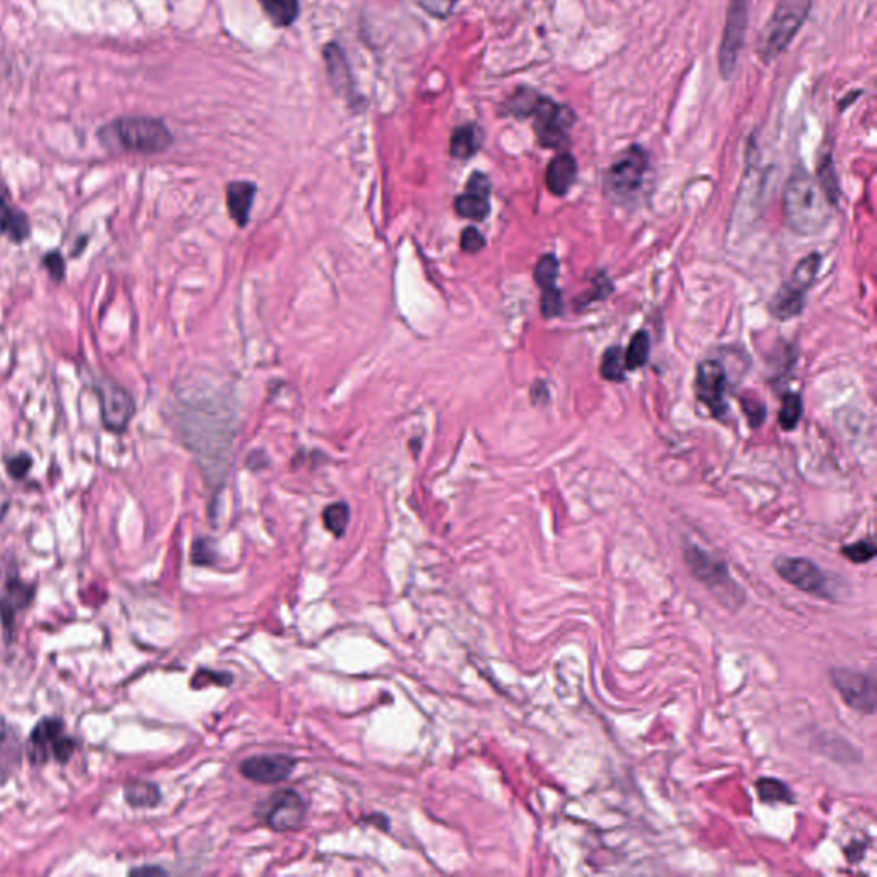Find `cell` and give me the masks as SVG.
<instances>
[{
  "instance_id": "cell-18",
  "label": "cell",
  "mask_w": 877,
  "mask_h": 877,
  "mask_svg": "<svg viewBox=\"0 0 877 877\" xmlns=\"http://www.w3.org/2000/svg\"><path fill=\"white\" fill-rule=\"evenodd\" d=\"M578 165L569 153H561L550 159L545 172V185L554 196H564L576 181Z\"/></svg>"
},
{
  "instance_id": "cell-10",
  "label": "cell",
  "mask_w": 877,
  "mask_h": 877,
  "mask_svg": "<svg viewBox=\"0 0 877 877\" xmlns=\"http://www.w3.org/2000/svg\"><path fill=\"white\" fill-rule=\"evenodd\" d=\"M832 687L847 706L860 715H874L876 711V682L873 675L854 669H832L830 672Z\"/></svg>"
},
{
  "instance_id": "cell-8",
  "label": "cell",
  "mask_w": 877,
  "mask_h": 877,
  "mask_svg": "<svg viewBox=\"0 0 877 877\" xmlns=\"http://www.w3.org/2000/svg\"><path fill=\"white\" fill-rule=\"evenodd\" d=\"M93 391L100 403L103 427L112 434L126 432L137 411L133 394L120 384L107 378H94Z\"/></svg>"
},
{
  "instance_id": "cell-26",
  "label": "cell",
  "mask_w": 877,
  "mask_h": 877,
  "mask_svg": "<svg viewBox=\"0 0 877 877\" xmlns=\"http://www.w3.org/2000/svg\"><path fill=\"white\" fill-rule=\"evenodd\" d=\"M600 374L610 383H622L626 374V361L621 346H610L605 350L600 365Z\"/></svg>"
},
{
  "instance_id": "cell-1",
  "label": "cell",
  "mask_w": 877,
  "mask_h": 877,
  "mask_svg": "<svg viewBox=\"0 0 877 877\" xmlns=\"http://www.w3.org/2000/svg\"><path fill=\"white\" fill-rule=\"evenodd\" d=\"M832 204L819 182L804 170L795 172L784 192V215L799 235H817L832 220Z\"/></svg>"
},
{
  "instance_id": "cell-36",
  "label": "cell",
  "mask_w": 877,
  "mask_h": 877,
  "mask_svg": "<svg viewBox=\"0 0 877 877\" xmlns=\"http://www.w3.org/2000/svg\"><path fill=\"white\" fill-rule=\"evenodd\" d=\"M42 263H44L45 270L50 272V276L55 281L64 280V276H66V261H64L61 250H50V252H46V256L44 257Z\"/></svg>"
},
{
  "instance_id": "cell-32",
  "label": "cell",
  "mask_w": 877,
  "mask_h": 877,
  "mask_svg": "<svg viewBox=\"0 0 877 877\" xmlns=\"http://www.w3.org/2000/svg\"><path fill=\"white\" fill-rule=\"evenodd\" d=\"M191 559L196 565H213L218 559L215 541L211 539H199V540L194 541Z\"/></svg>"
},
{
  "instance_id": "cell-15",
  "label": "cell",
  "mask_w": 877,
  "mask_h": 877,
  "mask_svg": "<svg viewBox=\"0 0 877 877\" xmlns=\"http://www.w3.org/2000/svg\"><path fill=\"white\" fill-rule=\"evenodd\" d=\"M296 766V759L287 754L254 756L240 765V773L256 784H278L287 780Z\"/></svg>"
},
{
  "instance_id": "cell-29",
  "label": "cell",
  "mask_w": 877,
  "mask_h": 877,
  "mask_svg": "<svg viewBox=\"0 0 877 877\" xmlns=\"http://www.w3.org/2000/svg\"><path fill=\"white\" fill-rule=\"evenodd\" d=\"M559 276V259L554 254H545L541 256L533 271V278L541 290L554 287L556 280Z\"/></svg>"
},
{
  "instance_id": "cell-41",
  "label": "cell",
  "mask_w": 877,
  "mask_h": 877,
  "mask_svg": "<svg viewBox=\"0 0 877 877\" xmlns=\"http://www.w3.org/2000/svg\"><path fill=\"white\" fill-rule=\"evenodd\" d=\"M4 734H5V728H4V723L0 720V743L4 741Z\"/></svg>"
},
{
  "instance_id": "cell-6",
  "label": "cell",
  "mask_w": 877,
  "mask_h": 877,
  "mask_svg": "<svg viewBox=\"0 0 877 877\" xmlns=\"http://www.w3.org/2000/svg\"><path fill=\"white\" fill-rule=\"evenodd\" d=\"M773 569L785 583L802 593L828 602H836L838 598L836 581L826 571H823V567L808 557L780 556L775 559Z\"/></svg>"
},
{
  "instance_id": "cell-20",
  "label": "cell",
  "mask_w": 877,
  "mask_h": 877,
  "mask_svg": "<svg viewBox=\"0 0 877 877\" xmlns=\"http://www.w3.org/2000/svg\"><path fill=\"white\" fill-rule=\"evenodd\" d=\"M324 59H326V68H328V74H329V79H331L335 90L339 94L345 93V94L352 96L353 94V83H352L350 69H348L345 53L341 52V48L335 44L326 46L324 48Z\"/></svg>"
},
{
  "instance_id": "cell-24",
  "label": "cell",
  "mask_w": 877,
  "mask_h": 877,
  "mask_svg": "<svg viewBox=\"0 0 877 877\" xmlns=\"http://www.w3.org/2000/svg\"><path fill=\"white\" fill-rule=\"evenodd\" d=\"M650 348H652V341L646 331H637L630 337L628 352L624 353L626 370H637L643 365H646L650 357Z\"/></svg>"
},
{
  "instance_id": "cell-27",
  "label": "cell",
  "mask_w": 877,
  "mask_h": 877,
  "mask_svg": "<svg viewBox=\"0 0 877 877\" xmlns=\"http://www.w3.org/2000/svg\"><path fill=\"white\" fill-rule=\"evenodd\" d=\"M322 521H324L326 530L339 539L346 532V526L350 521V509L345 502L329 504L322 513Z\"/></svg>"
},
{
  "instance_id": "cell-4",
  "label": "cell",
  "mask_w": 877,
  "mask_h": 877,
  "mask_svg": "<svg viewBox=\"0 0 877 877\" xmlns=\"http://www.w3.org/2000/svg\"><path fill=\"white\" fill-rule=\"evenodd\" d=\"M517 117H533V129L543 148H561L574 124V113L535 91H517L509 105Z\"/></svg>"
},
{
  "instance_id": "cell-13",
  "label": "cell",
  "mask_w": 877,
  "mask_h": 877,
  "mask_svg": "<svg viewBox=\"0 0 877 877\" xmlns=\"http://www.w3.org/2000/svg\"><path fill=\"white\" fill-rule=\"evenodd\" d=\"M725 387H727V372L723 365L717 361H704L697 365L696 398L706 406L713 417L723 420L728 413V406L725 402Z\"/></svg>"
},
{
  "instance_id": "cell-38",
  "label": "cell",
  "mask_w": 877,
  "mask_h": 877,
  "mask_svg": "<svg viewBox=\"0 0 877 877\" xmlns=\"http://www.w3.org/2000/svg\"><path fill=\"white\" fill-rule=\"evenodd\" d=\"M743 408L751 427L758 428L763 426L766 417L765 406L761 405L759 402H756V400L743 398Z\"/></svg>"
},
{
  "instance_id": "cell-3",
  "label": "cell",
  "mask_w": 877,
  "mask_h": 877,
  "mask_svg": "<svg viewBox=\"0 0 877 877\" xmlns=\"http://www.w3.org/2000/svg\"><path fill=\"white\" fill-rule=\"evenodd\" d=\"M682 554L684 563L689 567L694 580L704 586L720 605L732 612L743 607L745 604L743 586L735 581L728 569V564L720 556L704 550L694 543H687Z\"/></svg>"
},
{
  "instance_id": "cell-31",
  "label": "cell",
  "mask_w": 877,
  "mask_h": 877,
  "mask_svg": "<svg viewBox=\"0 0 877 877\" xmlns=\"http://www.w3.org/2000/svg\"><path fill=\"white\" fill-rule=\"evenodd\" d=\"M563 293L554 285L541 290L540 311L545 319H556L563 314Z\"/></svg>"
},
{
  "instance_id": "cell-25",
  "label": "cell",
  "mask_w": 877,
  "mask_h": 877,
  "mask_svg": "<svg viewBox=\"0 0 877 877\" xmlns=\"http://www.w3.org/2000/svg\"><path fill=\"white\" fill-rule=\"evenodd\" d=\"M126 799L133 808H155L159 804L161 795L155 784L135 782L126 787Z\"/></svg>"
},
{
  "instance_id": "cell-19",
  "label": "cell",
  "mask_w": 877,
  "mask_h": 877,
  "mask_svg": "<svg viewBox=\"0 0 877 877\" xmlns=\"http://www.w3.org/2000/svg\"><path fill=\"white\" fill-rule=\"evenodd\" d=\"M256 196V185L250 182H231L226 187V204L230 216L239 226H246L248 222V213Z\"/></svg>"
},
{
  "instance_id": "cell-9",
  "label": "cell",
  "mask_w": 877,
  "mask_h": 877,
  "mask_svg": "<svg viewBox=\"0 0 877 877\" xmlns=\"http://www.w3.org/2000/svg\"><path fill=\"white\" fill-rule=\"evenodd\" d=\"M76 743L66 735L64 723L59 719L40 721L29 737V759L33 765H45L50 758L66 763L74 752Z\"/></svg>"
},
{
  "instance_id": "cell-33",
  "label": "cell",
  "mask_w": 877,
  "mask_h": 877,
  "mask_svg": "<svg viewBox=\"0 0 877 877\" xmlns=\"http://www.w3.org/2000/svg\"><path fill=\"white\" fill-rule=\"evenodd\" d=\"M819 185L821 189L826 192L828 199L832 201V206L838 201V185H836V175H834V170H832V158L826 157L824 163L819 165Z\"/></svg>"
},
{
  "instance_id": "cell-28",
  "label": "cell",
  "mask_w": 877,
  "mask_h": 877,
  "mask_svg": "<svg viewBox=\"0 0 877 877\" xmlns=\"http://www.w3.org/2000/svg\"><path fill=\"white\" fill-rule=\"evenodd\" d=\"M802 417V398L795 393H788L782 400V408L778 411V424L784 430H793L799 426Z\"/></svg>"
},
{
  "instance_id": "cell-35",
  "label": "cell",
  "mask_w": 877,
  "mask_h": 877,
  "mask_svg": "<svg viewBox=\"0 0 877 877\" xmlns=\"http://www.w3.org/2000/svg\"><path fill=\"white\" fill-rule=\"evenodd\" d=\"M31 467H33V461H31V458L26 452H20L16 456H11L5 461L7 473L14 480H23V478H26L28 473L31 470Z\"/></svg>"
},
{
  "instance_id": "cell-39",
  "label": "cell",
  "mask_w": 877,
  "mask_h": 877,
  "mask_svg": "<svg viewBox=\"0 0 877 877\" xmlns=\"http://www.w3.org/2000/svg\"><path fill=\"white\" fill-rule=\"evenodd\" d=\"M485 248V239L483 235L475 228V226H470V228H465L463 233H461V248L465 252H478L482 248Z\"/></svg>"
},
{
  "instance_id": "cell-37",
  "label": "cell",
  "mask_w": 877,
  "mask_h": 877,
  "mask_svg": "<svg viewBox=\"0 0 877 877\" xmlns=\"http://www.w3.org/2000/svg\"><path fill=\"white\" fill-rule=\"evenodd\" d=\"M417 2L434 18H448L456 5V0H417Z\"/></svg>"
},
{
  "instance_id": "cell-2",
  "label": "cell",
  "mask_w": 877,
  "mask_h": 877,
  "mask_svg": "<svg viewBox=\"0 0 877 877\" xmlns=\"http://www.w3.org/2000/svg\"><path fill=\"white\" fill-rule=\"evenodd\" d=\"M98 137L109 150L139 155L163 153L174 144V135L161 120L137 115L115 118L98 131Z\"/></svg>"
},
{
  "instance_id": "cell-21",
  "label": "cell",
  "mask_w": 877,
  "mask_h": 877,
  "mask_svg": "<svg viewBox=\"0 0 877 877\" xmlns=\"http://www.w3.org/2000/svg\"><path fill=\"white\" fill-rule=\"evenodd\" d=\"M754 788H756L758 799L763 804H769V806H775V804L792 806V804H795V793L792 792V788L788 787L784 780H778L773 776H761L756 780Z\"/></svg>"
},
{
  "instance_id": "cell-11",
  "label": "cell",
  "mask_w": 877,
  "mask_h": 877,
  "mask_svg": "<svg viewBox=\"0 0 877 877\" xmlns=\"http://www.w3.org/2000/svg\"><path fill=\"white\" fill-rule=\"evenodd\" d=\"M648 170V157L641 146H630L622 151L608 168L605 185L608 192L617 198L634 194L645 181Z\"/></svg>"
},
{
  "instance_id": "cell-14",
  "label": "cell",
  "mask_w": 877,
  "mask_h": 877,
  "mask_svg": "<svg viewBox=\"0 0 877 877\" xmlns=\"http://www.w3.org/2000/svg\"><path fill=\"white\" fill-rule=\"evenodd\" d=\"M747 7H749V0L730 2L720 48V70L723 77H730L737 66L739 53L743 50V37H745Z\"/></svg>"
},
{
  "instance_id": "cell-17",
  "label": "cell",
  "mask_w": 877,
  "mask_h": 877,
  "mask_svg": "<svg viewBox=\"0 0 877 877\" xmlns=\"http://www.w3.org/2000/svg\"><path fill=\"white\" fill-rule=\"evenodd\" d=\"M31 233V223L23 209L12 203L9 192L0 183V235L14 244H23Z\"/></svg>"
},
{
  "instance_id": "cell-16",
  "label": "cell",
  "mask_w": 877,
  "mask_h": 877,
  "mask_svg": "<svg viewBox=\"0 0 877 877\" xmlns=\"http://www.w3.org/2000/svg\"><path fill=\"white\" fill-rule=\"evenodd\" d=\"M491 181L487 175L476 172L467 183L465 194L458 196L454 201V209L461 218H468L475 222H482L491 213Z\"/></svg>"
},
{
  "instance_id": "cell-30",
  "label": "cell",
  "mask_w": 877,
  "mask_h": 877,
  "mask_svg": "<svg viewBox=\"0 0 877 877\" xmlns=\"http://www.w3.org/2000/svg\"><path fill=\"white\" fill-rule=\"evenodd\" d=\"M876 543H874L873 539L857 540L854 543H850V545H843L841 547V556L854 564L871 563L876 557Z\"/></svg>"
},
{
  "instance_id": "cell-34",
  "label": "cell",
  "mask_w": 877,
  "mask_h": 877,
  "mask_svg": "<svg viewBox=\"0 0 877 877\" xmlns=\"http://www.w3.org/2000/svg\"><path fill=\"white\" fill-rule=\"evenodd\" d=\"M233 680V677L226 672H215V670H206V669H201L198 670V674L194 675L192 678V686L196 689H201V687H206L209 684H216L220 687H225V686H230Z\"/></svg>"
},
{
  "instance_id": "cell-40",
  "label": "cell",
  "mask_w": 877,
  "mask_h": 877,
  "mask_svg": "<svg viewBox=\"0 0 877 877\" xmlns=\"http://www.w3.org/2000/svg\"><path fill=\"white\" fill-rule=\"evenodd\" d=\"M133 874H163V871L157 869V867H146V869L133 871Z\"/></svg>"
},
{
  "instance_id": "cell-12",
  "label": "cell",
  "mask_w": 877,
  "mask_h": 877,
  "mask_svg": "<svg viewBox=\"0 0 877 877\" xmlns=\"http://www.w3.org/2000/svg\"><path fill=\"white\" fill-rule=\"evenodd\" d=\"M307 816L305 800L298 792L285 788L274 792L259 808V817L272 832H293L302 826Z\"/></svg>"
},
{
  "instance_id": "cell-22",
  "label": "cell",
  "mask_w": 877,
  "mask_h": 877,
  "mask_svg": "<svg viewBox=\"0 0 877 877\" xmlns=\"http://www.w3.org/2000/svg\"><path fill=\"white\" fill-rule=\"evenodd\" d=\"M482 146V131L475 124H465L451 137V155L458 159L472 158Z\"/></svg>"
},
{
  "instance_id": "cell-7",
  "label": "cell",
  "mask_w": 877,
  "mask_h": 877,
  "mask_svg": "<svg viewBox=\"0 0 877 877\" xmlns=\"http://www.w3.org/2000/svg\"><path fill=\"white\" fill-rule=\"evenodd\" d=\"M821 261L823 257L817 252H812L799 261L790 280L780 287V290L775 293L773 300L769 302V311L773 317H776L778 321H788L802 313L806 305V292L816 280Z\"/></svg>"
},
{
  "instance_id": "cell-5",
  "label": "cell",
  "mask_w": 877,
  "mask_h": 877,
  "mask_svg": "<svg viewBox=\"0 0 877 877\" xmlns=\"http://www.w3.org/2000/svg\"><path fill=\"white\" fill-rule=\"evenodd\" d=\"M812 0H782L759 37V57L763 62L776 59L793 40L806 21Z\"/></svg>"
},
{
  "instance_id": "cell-23",
  "label": "cell",
  "mask_w": 877,
  "mask_h": 877,
  "mask_svg": "<svg viewBox=\"0 0 877 877\" xmlns=\"http://www.w3.org/2000/svg\"><path fill=\"white\" fill-rule=\"evenodd\" d=\"M271 23L276 26H290L298 18V0H259Z\"/></svg>"
}]
</instances>
